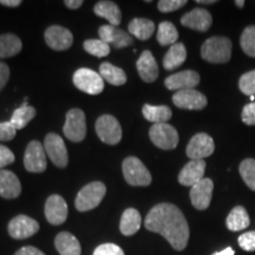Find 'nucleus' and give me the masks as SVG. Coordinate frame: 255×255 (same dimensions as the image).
<instances>
[{
  "mask_svg": "<svg viewBox=\"0 0 255 255\" xmlns=\"http://www.w3.org/2000/svg\"><path fill=\"white\" fill-rule=\"evenodd\" d=\"M14 255H45L40 250L32 246H25L21 247L20 250L15 252Z\"/></svg>",
  "mask_w": 255,
  "mask_h": 255,
  "instance_id": "45",
  "label": "nucleus"
},
{
  "mask_svg": "<svg viewBox=\"0 0 255 255\" xmlns=\"http://www.w3.org/2000/svg\"><path fill=\"white\" fill-rule=\"evenodd\" d=\"M178 39L177 28L170 21H162L157 30V41L162 46L174 45Z\"/></svg>",
  "mask_w": 255,
  "mask_h": 255,
  "instance_id": "33",
  "label": "nucleus"
},
{
  "mask_svg": "<svg viewBox=\"0 0 255 255\" xmlns=\"http://www.w3.org/2000/svg\"><path fill=\"white\" fill-rule=\"evenodd\" d=\"M25 169L30 173H43L47 167L46 152L39 141H31L24 154Z\"/></svg>",
  "mask_w": 255,
  "mask_h": 255,
  "instance_id": "10",
  "label": "nucleus"
},
{
  "mask_svg": "<svg viewBox=\"0 0 255 255\" xmlns=\"http://www.w3.org/2000/svg\"><path fill=\"white\" fill-rule=\"evenodd\" d=\"M201 57L209 63H227L232 57V41L227 37L209 38L201 46Z\"/></svg>",
  "mask_w": 255,
  "mask_h": 255,
  "instance_id": "2",
  "label": "nucleus"
},
{
  "mask_svg": "<svg viewBox=\"0 0 255 255\" xmlns=\"http://www.w3.org/2000/svg\"><path fill=\"white\" fill-rule=\"evenodd\" d=\"M240 44L247 56L255 58V25H251L245 28L241 34Z\"/></svg>",
  "mask_w": 255,
  "mask_h": 255,
  "instance_id": "36",
  "label": "nucleus"
},
{
  "mask_svg": "<svg viewBox=\"0 0 255 255\" xmlns=\"http://www.w3.org/2000/svg\"><path fill=\"white\" fill-rule=\"evenodd\" d=\"M94 255H124V252L115 244H103L96 248Z\"/></svg>",
  "mask_w": 255,
  "mask_h": 255,
  "instance_id": "41",
  "label": "nucleus"
},
{
  "mask_svg": "<svg viewBox=\"0 0 255 255\" xmlns=\"http://www.w3.org/2000/svg\"><path fill=\"white\" fill-rule=\"evenodd\" d=\"M206 162L203 159H191L178 174V182L182 186L193 187L205 178Z\"/></svg>",
  "mask_w": 255,
  "mask_h": 255,
  "instance_id": "17",
  "label": "nucleus"
},
{
  "mask_svg": "<svg viewBox=\"0 0 255 255\" xmlns=\"http://www.w3.org/2000/svg\"><path fill=\"white\" fill-rule=\"evenodd\" d=\"M96 132L105 144H119L122 139V128L119 121L111 115H103L96 122Z\"/></svg>",
  "mask_w": 255,
  "mask_h": 255,
  "instance_id": "7",
  "label": "nucleus"
},
{
  "mask_svg": "<svg viewBox=\"0 0 255 255\" xmlns=\"http://www.w3.org/2000/svg\"><path fill=\"white\" fill-rule=\"evenodd\" d=\"M100 75L104 81H107L111 85H115V87H120V85L126 84L127 82L126 72L122 69L117 68V66L108 62L101 64Z\"/></svg>",
  "mask_w": 255,
  "mask_h": 255,
  "instance_id": "32",
  "label": "nucleus"
},
{
  "mask_svg": "<svg viewBox=\"0 0 255 255\" xmlns=\"http://www.w3.org/2000/svg\"><path fill=\"white\" fill-rule=\"evenodd\" d=\"M124 178L130 186L133 187H146L151 183V174L143 164L141 159L133 156L127 157L122 164Z\"/></svg>",
  "mask_w": 255,
  "mask_h": 255,
  "instance_id": "4",
  "label": "nucleus"
},
{
  "mask_svg": "<svg viewBox=\"0 0 255 255\" xmlns=\"http://www.w3.org/2000/svg\"><path fill=\"white\" fill-rule=\"evenodd\" d=\"M9 78V68L5 63L0 62V91L7 84Z\"/></svg>",
  "mask_w": 255,
  "mask_h": 255,
  "instance_id": "44",
  "label": "nucleus"
},
{
  "mask_svg": "<svg viewBox=\"0 0 255 255\" xmlns=\"http://www.w3.org/2000/svg\"><path fill=\"white\" fill-rule=\"evenodd\" d=\"M239 171L242 180L247 184L248 188L255 191V159L246 158L241 162Z\"/></svg>",
  "mask_w": 255,
  "mask_h": 255,
  "instance_id": "34",
  "label": "nucleus"
},
{
  "mask_svg": "<svg viewBox=\"0 0 255 255\" xmlns=\"http://www.w3.org/2000/svg\"><path fill=\"white\" fill-rule=\"evenodd\" d=\"M63 131L72 142H81L87 136V119L81 109H71L66 114Z\"/></svg>",
  "mask_w": 255,
  "mask_h": 255,
  "instance_id": "8",
  "label": "nucleus"
},
{
  "mask_svg": "<svg viewBox=\"0 0 255 255\" xmlns=\"http://www.w3.org/2000/svg\"><path fill=\"white\" fill-rule=\"evenodd\" d=\"M14 154L12 152L11 149L7 146L0 144V169H2L6 165L13 163L14 162Z\"/></svg>",
  "mask_w": 255,
  "mask_h": 255,
  "instance_id": "43",
  "label": "nucleus"
},
{
  "mask_svg": "<svg viewBox=\"0 0 255 255\" xmlns=\"http://www.w3.org/2000/svg\"><path fill=\"white\" fill-rule=\"evenodd\" d=\"M72 79L75 87L85 94L100 95L104 90V79L102 78L100 73L91 69H78Z\"/></svg>",
  "mask_w": 255,
  "mask_h": 255,
  "instance_id": "5",
  "label": "nucleus"
},
{
  "mask_svg": "<svg viewBox=\"0 0 255 255\" xmlns=\"http://www.w3.org/2000/svg\"><path fill=\"white\" fill-rule=\"evenodd\" d=\"M23 47L20 38L12 33L0 34V58H9L18 55Z\"/></svg>",
  "mask_w": 255,
  "mask_h": 255,
  "instance_id": "30",
  "label": "nucleus"
},
{
  "mask_svg": "<svg viewBox=\"0 0 255 255\" xmlns=\"http://www.w3.org/2000/svg\"><path fill=\"white\" fill-rule=\"evenodd\" d=\"M144 227L162 235L171 247L183 251L189 240V226L183 213L171 203H159L152 207L146 215Z\"/></svg>",
  "mask_w": 255,
  "mask_h": 255,
  "instance_id": "1",
  "label": "nucleus"
},
{
  "mask_svg": "<svg viewBox=\"0 0 255 255\" xmlns=\"http://www.w3.org/2000/svg\"><path fill=\"white\" fill-rule=\"evenodd\" d=\"M173 103L180 109L202 110L207 107V97L195 89L177 91L173 96Z\"/></svg>",
  "mask_w": 255,
  "mask_h": 255,
  "instance_id": "13",
  "label": "nucleus"
},
{
  "mask_svg": "<svg viewBox=\"0 0 255 255\" xmlns=\"http://www.w3.org/2000/svg\"><path fill=\"white\" fill-rule=\"evenodd\" d=\"M213 255H235V252L233 251L232 247H227L221 252H218V253H214Z\"/></svg>",
  "mask_w": 255,
  "mask_h": 255,
  "instance_id": "48",
  "label": "nucleus"
},
{
  "mask_svg": "<svg viewBox=\"0 0 255 255\" xmlns=\"http://www.w3.org/2000/svg\"><path fill=\"white\" fill-rule=\"evenodd\" d=\"M45 41L52 50L64 51L72 45L73 36L68 28L53 25L45 31Z\"/></svg>",
  "mask_w": 255,
  "mask_h": 255,
  "instance_id": "18",
  "label": "nucleus"
},
{
  "mask_svg": "<svg viewBox=\"0 0 255 255\" xmlns=\"http://www.w3.org/2000/svg\"><path fill=\"white\" fill-rule=\"evenodd\" d=\"M187 49L182 43H176L170 46L163 58V68L168 71L178 68L186 62Z\"/></svg>",
  "mask_w": 255,
  "mask_h": 255,
  "instance_id": "27",
  "label": "nucleus"
},
{
  "mask_svg": "<svg viewBox=\"0 0 255 255\" xmlns=\"http://www.w3.org/2000/svg\"><path fill=\"white\" fill-rule=\"evenodd\" d=\"M21 193V184L17 175L6 169H0V196L4 199H17Z\"/></svg>",
  "mask_w": 255,
  "mask_h": 255,
  "instance_id": "22",
  "label": "nucleus"
},
{
  "mask_svg": "<svg viewBox=\"0 0 255 255\" xmlns=\"http://www.w3.org/2000/svg\"><path fill=\"white\" fill-rule=\"evenodd\" d=\"M200 83V75L193 70H184V71L174 73L165 78L164 85L169 90H188L195 89Z\"/></svg>",
  "mask_w": 255,
  "mask_h": 255,
  "instance_id": "16",
  "label": "nucleus"
},
{
  "mask_svg": "<svg viewBox=\"0 0 255 255\" xmlns=\"http://www.w3.org/2000/svg\"><path fill=\"white\" fill-rule=\"evenodd\" d=\"M241 119L242 122L247 126H255V102L245 105Z\"/></svg>",
  "mask_w": 255,
  "mask_h": 255,
  "instance_id": "42",
  "label": "nucleus"
},
{
  "mask_svg": "<svg viewBox=\"0 0 255 255\" xmlns=\"http://www.w3.org/2000/svg\"><path fill=\"white\" fill-rule=\"evenodd\" d=\"M215 144L213 138L205 132L196 133L188 143L186 152L191 159H203L214 152Z\"/></svg>",
  "mask_w": 255,
  "mask_h": 255,
  "instance_id": "11",
  "label": "nucleus"
},
{
  "mask_svg": "<svg viewBox=\"0 0 255 255\" xmlns=\"http://www.w3.org/2000/svg\"><path fill=\"white\" fill-rule=\"evenodd\" d=\"M46 156L53 164L59 168H65L69 163V154L63 138L57 133H47L44 141Z\"/></svg>",
  "mask_w": 255,
  "mask_h": 255,
  "instance_id": "9",
  "label": "nucleus"
},
{
  "mask_svg": "<svg viewBox=\"0 0 255 255\" xmlns=\"http://www.w3.org/2000/svg\"><path fill=\"white\" fill-rule=\"evenodd\" d=\"M7 231L11 238L23 240L31 238L39 231V223L27 215H18L9 221Z\"/></svg>",
  "mask_w": 255,
  "mask_h": 255,
  "instance_id": "12",
  "label": "nucleus"
},
{
  "mask_svg": "<svg viewBox=\"0 0 255 255\" xmlns=\"http://www.w3.org/2000/svg\"><path fill=\"white\" fill-rule=\"evenodd\" d=\"M100 39L105 41L107 44H111L116 49H123V47L130 46L132 44V37L126 31L120 30L113 25H103L98 30Z\"/></svg>",
  "mask_w": 255,
  "mask_h": 255,
  "instance_id": "19",
  "label": "nucleus"
},
{
  "mask_svg": "<svg viewBox=\"0 0 255 255\" xmlns=\"http://www.w3.org/2000/svg\"><path fill=\"white\" fill-rule=\"evenodd\" d=\"M137 71H138L139 77L145 83L155 82L158 77V65L156 62L155 57L152 56L150 51L145 50L139 56L138 60L136 63Z\"/></svg>",
  "mask_w": 255,
  "mask_h": 255,
  "instance_id": "21",
  "label": "nucleus"
},
{
  "mask_svg": "<svg viewBox=\"0 0 255 255\" xmlns=\"http://www.w3.org/2000/svg\"><path fill=\"white\" fill-rule=\"evenodd\" d=\"M84 50L92 56L102 58L109 56L110 45L101 39H88L84 41Z\"/></svg>",
  "mask_w": 255,
  "mask_h": 255,
  "instance_id": "35",
  "label": "nucleus"
},
{
  "mask_svg": "<svg viewBox=\"0 0 255 255\" xmlns=\"http://www.w3.org/2000/svg\"><path fill=\"white\" fill-rule=\"evenodd\" d=\"M235 5H237L238 7L242 8L245 6V1H244V0H237V1H235Z\"/></svg>",
  "mask_w": 255,
  "mask_h": 255,
  "instance_id": "50",
  "label": "nucleus"
},
{
  "mask_svg": "<svg viewBox=\"0 0 255 255\" xmlns=\"http://www.w3.org/2000/svg\"><path fill=\"white\" fill-rule=\"evenodd\" d=\"M55 246L60 255H81V244L71 233L62 232L56 237Z\"/></svg>",
  "mask_w": 255,
  "mask_h": 255,
  "instance_id": "24",
  "label": "nucleus"
},
{
  "mask_svg": "<svg viewBox=\"0 0 255 255\" xmlns=\"http://www.w3.org/2000/svg\"><path fill=\"white\" fill-rule=\"evenodd\" d=\"M250 215L242 206H237L235 208H233L229 213L227 220H226L227 228L232 232L244 231L250 226Z\"/></svg>",
  "mask_w": 255,
  "mask_h": 255,
  "instance_id": "29",
  "label": "nucleus"
},
{
  "mask_svg": "<svg viewBox=\"0 0 255 255\" xmlns=\"http://www.w3.org/2000/svg\"><path fill=\"white\" fill-rule=\"evenodd\" d=\"M15 133H17V129L9 121L8 122H0V141H11L15 137Z\"/></svg>",
  "mask_w": 255,
  "mask_h": 255,
  "instance_id": "40",
  "label": "nucleus"
},
{
  "mask_svg": "<svg viewBox=\"0 0 255 255\" xmlns=\"http://www.w3.org/2000/svg\"><path fill=\"white\" fill-rule=\"evenodd\" d=\"M0 4L7 7H18L21 5V0H0Z\"/></svg>",
  "mask_w": 255,
  "mask_h": 255,
  "instance_id": "47",
  "label": "nucleus"
},
{
  "mask_svg": "<svg viewBox=\"0 0 255 255\" xmlns=\"http://www.w3.org/2000/svg\"><path fill=\"white\" fill-rule=\"evenodd\" d=\"M129 33L132 34L139 40H146L152 36L155 32L154 21L145 18H133L128 25Z\"/></svg>",
  "mask_w": 255,
  "mask_h": 255,
  "instance_id": "28",
  "label": "nucleus"
},
{
  "mask_svg": "<svg viewBox=\"0 0 255 255\" xmlns=\"http://www.w3.org/2000/svg\"><path fill=\"white\" fill-rule=\"evenodd\" d=\"M239 246L246 252L255 251V231H251L240 235L238 239Z\"/></svg>",
  "mask_w": 255,
  "mask_h": 255,
  "instance_id": "38",
  "label": "nucleus"
},
{
  "mask_svg": "<svg viewBox=\"0 0 255 255\" xmlns=\"http://www.w3.org/2000/svg\"><path fill=\"white\" fill-rule=\"evenodd\" d=\"M141 214L138 213V210L135 208H128L124 210L122 219L120 222V229L121 233L126 237H131V235L136 234L137 232L141 228Z\"/></svg>",
  "mask_w": 255,
  "mask_h": 255,
  "instance_id": "25",
  "label": "nucleus"
},
{
  "mask_svg": "<svg viewBox=\"0 0 255 255\" xmlns=\"http://www.w3.org/2000/svg\"><path fill=\"white\" fill-rule=\"evenodd\" d=\"M94 12L98 17H102L107 19L110 25L113 26H117L121 24L122 20V13L119 5L114 1H109V0H103V1H98L95 5Z\"/></svg>",
  "mask_w": 255,
  "mask_h": 255,
  "instance_id": "23",
  "label": "nucleus"
},
{
  "mask_svg": "<svg viewBox=\"0 0 255 255\" xmlns=\"http://www.w3.org/2000/svg\"><path fill=\"white\" fill-rule=\"evenodd\" d=\"M184 5H187V0H161L157 4L158 9L163 13L176 11V9L183 7Z\"/></svg>",
  "mask_w": 255,
  "mask_h": 255,
  "instance_id": "39",
  "label": "nucleus"
},
{
  "mask_svg": "<svg viewBox=\"0 0 255 255\" xmlns=\"http://www.w3.org/2000/svg\"><path fill=\"white\" fill-rule=\"evenodd\" d=\"M64 4L65 6L70 9H76V8H79L81 6L83 5V1L82 0H65L64 1Z\"/></svg>",
  "mask_w": 255,
  "mask_h": 255,
  "instance_id": "46",
  "label": "nucleus"
},
{
  "mask_svg": "<svg viewBox=\"0 0 255 255\" xmlns=\"http://www.w3.org/2000/svg\"><path fill=\"white\" fill-rule=\"evenodd\" d=\"M214 183L208 177H205L190 189V200L193 206L199 210H205L210 206Z\"/></svg>",
  "mask_w": 255,
  "mask_h": 255,
  "instance_id": "15",
  "label": "nucleus"
},
{
  "mask_svg": "<svg viewBox=\"0 0 255 255\" xmlns=\"http://www.w3.org/2000/svg\"><path fill=\"white\" fill-rule=\"evenodd\" d=\"M181 24L189 27L191 30L206 32L208 31L213 24L212 14L205 8H194L181 18Z\"/></svg>",
  "mask_w": 255,
  "mask_h": 255,
  "instance_id": "20",
  "label": "nucleus"
},
{
  "mask_svg": "<svg viewBox=\"0 0 255 255\" xmlns=\"http://www.w3.org/2000/svg\"><path fill=\"white\" fill-rule=\"evenodd\" d=\"M69 208L66 201L60 195H51L45 203V216L51 225L59 226L66 221Z\"/></svg>",
  "mask_w": 255,
  "mask_h": 255,
  "instance_id": "14",
  "label": "nucleus"
},
{
  "mask_svg": "<svg viewBox=\"0 0 255 255\" xmlns=\"http://www.w3.org/2000/svg\"><path fill=\"white\" fill-rule=\"evenodd\" d=\"M36 109L31 105L27 104V98H25L24 103L21 104V107H19L18 109L14 110L13 115H12L9 122L13 124L14 128L17 130L24 129L28 123L36 116Z\"/></svg>",
  "mask_w": 255,
  "mask_h": 255,
  "instance_id": "31",
  "label": "nucleus"
},
{
  "mask_svg": "<svg viewBox=\"0 0 255 255\" xmlns=\"http://www.w3.org/2000/svg\"><path fill=\"white\" fill-rule=\"evenodd\" d=\"M239 88L242 94L247 96H255V70L241 76L239 81Z\"/></svg>",
  "mask_w": 255,
  "mask_h": 255,
  "instance_id": "37",
  "label": "nucleus"
},
{
  "mask_svg": "<svg viewBox=\"0 0 255 255\" xmlns=\"http://www.w3.org/2000/svg\"><path fill=\"white\" fill-rule=\"evenodd\" d=\"M142 114L146 121L154 124L167 123L173 116L171 109L167 105L145 104L142 108Z\"/></svg>",
  "mask_w": 255,
  "mask_h": 255,
  "instance_id": "26",
  "label": "nucleus"
},
{
  "mask_svg": "<svg viewBox=\"0 0 255 255\" xmlns=\"http://www.w3.org/2000/svg\"><path fill=\"white\" fill-rule=\"evenodd\" d=\"M107 194V187L104 183L91 182L87 184L79 190L77 197H76L75 206L78 212H88V210L95 209L100 206L102 200Z\"/></svg>",
  "mask_w": 255,
  "mask_h": 255,
  "instance_id": "3",
  "label": "nucleus"
},
{
  "mask_svg": "<svg viewBox=\"0 0 255 255\" xmlns=\"http://www.w3.org/2000/svg\"><path fill=\"white\" fill-rule=\"evenodd\" d=\"M197 4H206V5H210V4H215V0H196Z\"/></svg>",
  "mask_w": 255,
  "mask_h": 255,
  "instance_id": "49",
  "label": "nucleus"
},
{
  "mask_svg": "<svg viewBox=\"0 0 255 255\" xmlns=\"http://www.w3.org/2000/svg\"><path fill=\"white\" fill-rule=\"evenodd\" d=\"M149 137L157 148L163 150H173L178 144L177 130L168 123L154 124L149 130Z\"/></svg>",
  "mask_w": 255,
  "mask_h": 255,
  "instance_id": "6",
  "label": "nucleus"
}]
</instances>
